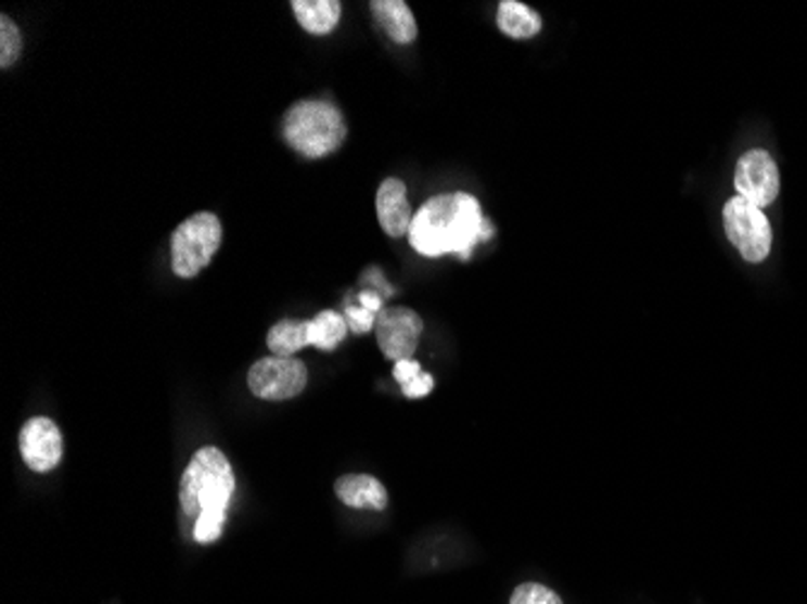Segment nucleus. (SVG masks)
Returning a JSON list of instances; mask_svg holds the SVG:
<instances>
[{
	"mask_svg": "<svg viewBox=\"0 0 807 604\" xmlns=\"http://www.w3.org/2000/svg\"><path fill=\"white\" fill-rule=\"evenodd\" d=\"M482 206L474 196L464 192L440 194L428 198L413 216L409 242L423 257L458 254L466 261L472 257V249L482 242Z\"/></svg>",
	"mask_w": 807,
	"mask_h": 604,
	"instance_id": "nucleus-1",
	"label": "nucleus"
},
{
	"mask_svg": "<svg viewBox=\"0 0 807 604\" xmlns=\"http://www.w3.org/2000/svg\"><path fill=\"white\" fill-rule=\"evenodd\" d=\"M346 121L336 104L305 100L295 102L283 116V138L307 160L332 155L346 141Z\"/></svg>",
	"mask_w": 807,
	"mask_h": 604,
	"instance_id": "nucleus-2",
	"label": "nucleus"
},
{
	"mask_svg": "<svg viewBox=\"0 0 807 604\" xmlns=\"http://www.w3.org/2000/svg\"><path fill=\"white\" fill-rule=\"evenodd\" d=\"M235 491V474L226 454L218 448H201L179 481V503L189 517H198L204 511L226 507Z\"/></svg>",
	"mask_w": 807,
	"mask_h": 604,
	"instance_id": "nucleus-3",
	"label": "nucleus"
},
{
	"mask_svg": "<svg viewBox=\"0 0 807 604\" xmlns=\"http://www.w3.org/2000/svg\"><path fill=\"white\" fill-rule=\"evenodd\" d=\"M222 226L218 216L196 214L187 218L172 235V269L179 279H194L206 269L220 247Z\"/></svg>",
	"mask_w": 807,
	"mask_h": 604,
	"instance_id": "nucleus-4",
	"label": "nucleus"
},
{
	"mask_svg": "<svg viewBox=\"0 0 807 604\" xmlns=\"http://www.w3.org/2000/svg\"><path fill=\"white\" fill-rule=\"evenodd\" d=\"M723 226L730 245L742 254V259L759 264L769 257L773 232L761 208L752 206L745 198L732 196L723 206Z\"/></svg>",
	"mask_w": 807,
	"mask_h": 604,
	"instance_id": "nucleus-5",
	"label": "nucleus"
},
{
	"mask_svg": "<svg viewBox=\"0 0 807 604\" xmlns=\"http://www.w3.org/2000/svg\"><path fill=\"white\" fill-rule=\"evenodd\" d=\"M247 385L254 397L267 401H285L300 395L307 385V368L295 356L261 358L252 365Z\"/></svg>",
	"mask_w": 807,
	"mask_h": 604,
	"instance_id": "nucleus-6",
	"label": "nucleus"
},
{
	"mask_svg": "<svg viewBox=\"0 0 807 604\" xmlns=\"http://www.w3.org/2000/svg\"><path fill=\"white\" fill-rule=\"evenodd\" d=\"M735 189L738 196L750 201L752 206L761 210L771 206L781 192V175L773 157L761 147L742 155L735 167Z\"/></svg>",
	"mask_w": 807,
	"mask_h": 604,
	"instance_id": "nucleus-7",
	"label": "nucleus"
},
{
	"mask_svg": "<svg viewBox=\"0 0 807 604\" xmlns=\"http://www.w3.org/2000/svg\"><path fill=\"white\" fill-rule=\"evenodd\" d=\"M375 334L382 356H387L397 363V360H409V356L417 354L423 334V322L409 307H385L377 314Z\"/></svg>",
	"mask_w": 807,
	"mask_h": 604,
	"instance_id": "nucleus-8",
	"label": "nucleus"
},
{
	"mask_svg": "<svg viewBox=\"0 0 807 604\" xmlns=\"http://www.w3.org/2000/svg\"><path fill=\"white\" fill-rule=\"evenodd\" d=\"M20 454L31 472H51L61 462L63 438L59 426L47 416L29 419L20 430Z\"/></svg>",
	"mask_w": 807,
	"mask_h": 604,
	"instance_id": "nucleus-9",
	"label": "nucleus"
},
{
	"mask_svg": "<svg viewBox=\"0 0 807 604\" xmlns=\"http://www.w3.org/2000/svg\"><path fill=\"white\" fill-rule=\"evenodd\" d=\"M377 220L380 228L387 232L389 237H404L409 235L411 228V204L407 196V184L401 179L389 177L377 189Z\"/></svg>",
	"mask_w": 807,
	"mask_h": 604,
	"instance_id": "nucleus-10",
	"label": "nucleus"
},
{
	"mask_svg": "<svg viewBox=\"0 0 807 604\" xmlns=\"http://www.w3.org/2000/svg\"><path fill=\"white\" fill-rule=\"evenodd\" d=\"M334 491L338 501L356 511H385L387 507V489L377 481L375 476L368 474H346L342 479H336Z\"/></svg>",
	"mask_w": 807,
	"mask_h": 604,
	"instance_id": "nucleus-11",
	"label": "nucleus"
},
{
	"mask_svg": "<svg viewBox=\"0 0 807 604\" xmlns=\"http://www.w3.org/2000/svg\"><path fill=\"white\" fill-rule=\"evenodd\" d=\"M370 10L377 20V25L387 31V37L397 44H411L419 35L417 20L404 0H373Z\"/></svg>",
	"mask_w": 807,
	"mask_h": 604,
	"instance_id": "nucleus-12",
	"label": "nucleus"
},
{
	"mask_svg": "<svg viewBox=\"0 0 807 604\" xmlns=\"http://www.w3.org/2000/svg\"><path fill=\"white\" fill-rule=\"evenodd\" d=\"M297 23L310 35H329L342 20L338 0H293L291 3Z\"/></svg>",
	"mask_w": 807,
	"mask_h": 604,
	"instance_id": "nucleus-13",
	"label": "nucleus"
},
{
	"mask_svg": "<svg viewBox=\"0 0 807 604\" xmlns=\"http://www.w3.org/2000/svg\"><path fill=\"white\" fill-rule=\"evenodd\" d=\"M496 23L503 35L513 39H529L539 35L541 29V17L537 10L525 3H517V0H503V3L498 5Z\"/></svg>",
	"mask_w": 807,
	"mask_h": 604,
	"instance_id": "nucleus-14",
	"label": "nucleus"
},
{
	"mask_svg": "<svg viewBox=\"0 0 807 604\" xmlns=\"http://www.w3.org/2000/svg\"><path fill=\"white\" fill-rule=\"evenodd\" d=\"M346 317L334 310L320 312L315 320H307V346H317L322 351H334L346 336Z\"/></svg>",
	"mask_w": 807,
	"mask_h": 604,
	"instance_id": "nucleus-15",
	"label": "nucleus"
},
{
	"mask_svg": "<svg viewBox=\"0 0 807 604\" xmlns=\"http://www.w3.org/2000/svg\"><path fill=\"white\" fill-rule=\"evenodd\" d=\"M267 344L273 356H281V358L295 356L297 351H303V348L307 346V322H297V320L276 322L267 334Z\"/></svg>",
	"mask_w": 807,
	"mask_h": 604,
	"instance_id": "nucleus-16",
	"label": "nucleus"
},
{
	"mask_svg": "<svg viewBox=\"0 0 807 604\" xmlns=\"http://www.w3.org/2000/svg\"><path fill=\"white\" fill-rule=\"evenodd\" d=\"M23 54V35L8 15L0 17V68H10Z\"/></svg>",
	"mask_w": 807,
	"mask_h": 604,
	"instance_id": "nucleus-17",
	"label": "nucleus"
},
{
	"mask_svg": "<svg viewBox=\"0 0 807 604\" xmlns=\"http://www.w3.org/2000/svg\"><path fill=\"white\" fill-rule=\"evenodd\" d=\"M222 525H226V507L218 511H204L196 517L194 525V539L198 544H210L222 535Z\"/></svg>",
	"mask_w": 807,
	"mask_h": 604,
	"instance_id": "nucleus-18",
	"label": "nucleus"
},
{
	"mask_svg": "<svg viewBox=\"0 0 807 604\" xmlns=\"http://www.w3.org/2000/svg\"><path fill=\"white\" fill-rule=\"evenodd\" d=\"M511 604H564L554 590L547 586H539V582H523V586L515 588Z\"/></svg>",
	"mask_w": 807,
	"mask_h": 604,
	"instance_id": "nucleus-19",
	"label": "nucleus"
},
{
	"mask_svg": "<svg viewBox=\"0 0 807 604\" xmlns=\"http://www.w3.org/2000/svg\"><path fill=\"white\" fill-rule=\"evenodd\" d=\"M344 317H346L348 330L356 332V334H366L370 330H375V324H377V314L370 312V310H363V307H360V305L358 307L348 305Z\"/></svg>",
	"mask_w": 807,
	"mask_h": 604,
	"instance_id": "nucleus-20",
	"label": "nucleus"
},
{
	"mask_svg": "<svg viewBox=\"0 0 807 604\" xmlns=\"http://www.w3.org/2000/svg\"><path fill=\"white\" fill-rule=\"evenodd\" d=\"M423 373V370H421V365L417 363V360H397V363H395V380H397V383L404 387V385H409L411 383V380H417L419 375Z\"/></svg>",
	"mask_w": 807,
	"mask_h": 604,
	"instance_id": "nucleus-21",
	"label": "nucleus"
},
{
	"mask_svg": "<svg viewBox=\"0 0 807 604\" xmlns=\"http://www.w3.org/2000/svg\"><path fill=\"white\" fill-rule=\"evenodd\" d=\"M401 389H404V395H407L409 399L426 397V395H431V389H433V375L421 373L417 380H411V383L404 385Z\"/></svg>",
	"mask_w": 807,
	"mask_h": 604,
	"instance_id": "nucleus-22",
	"label": "nucleus"
},
{
	"mask_svg": "<svg viewBox=\"0 0 807 604\" xmlns=\"http://www.w3.org/2000/svg\"><path fill=\"white\" fill-rule=\"evenodd\" d=\"M382 300H385V298H382L380 293H373V291H366V293L358 295V305L363 307V310H370V312H375V314H380L382 310H385V307H382Z\"/></svg>",
	"mask_w": 807,
	"mask_h": 604,
	"instance_id": "nucleus-23",
	"label": "nucleus"
},
{
	"mask_svg": "<svg viewBox=\"0 0 807 604\" xmlns=\"http://www.w3.org/2000/svg\"><path fill=\"white\" fill-rule=\"evenodd\" d=\"M491 235H494V226H491V220H486V218H484L482 230H479V240L486 242V240H491Z\"/></svg>",
	"mask_w": 807,
	"mask_h": 604,
	"instance_id": "nucleus-24",
	"label": "nucleus"
}]
</instances>
